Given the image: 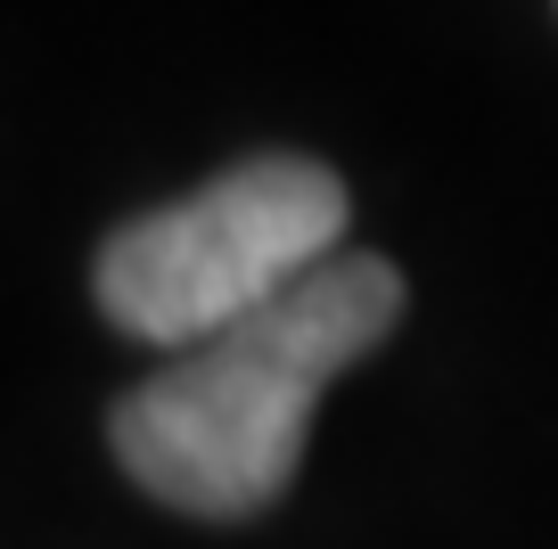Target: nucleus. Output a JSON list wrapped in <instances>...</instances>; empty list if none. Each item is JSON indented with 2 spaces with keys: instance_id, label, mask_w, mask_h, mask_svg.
Instances as JSON below:
<instances>
[{
  "instance_id": "1",
  "label": "nucleus",
  "mask_w": 558,
  "mask_h": 549,
  "mask_svg": "<svg viewBox=\"0 0 558 549\" xmlns=\"http://www.w3.org/2000/svg\"><path fill=\"white\" fill-rule=\"evenodd\" d=\"M402 320V271L386 255H337L271 312L190 344L173 369L116 402L107 443L148 500L206 525L263 516L304 460V427L329 378L378 353Z\"/></svg>"
},
{
  "instance_id": "2",
  "label": "nucleus",
  "mask_w": 558,
  "mask_h": 549,
  "mask_svg": "<svg viewBox=\"0 0 558 549\" xmlns=\"http://www.w3.org/2000/svg\"><path fill=\"white\" fill-rule=\"evenodd\" d=\"M345 181L313 156H246V164L214 172L206 190L181 206H157L123 222L99 246V312L123 337L148 344H190L222 337V328L271 312L288 288L345 255Z\"/></svg>"
}]
</instances>
